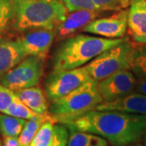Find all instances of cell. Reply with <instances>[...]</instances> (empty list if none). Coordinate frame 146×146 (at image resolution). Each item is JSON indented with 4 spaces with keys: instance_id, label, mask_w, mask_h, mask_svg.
<instances>
[{
    "instance_id": "1",
    "label": "cell",
    "mask_w": 146,
    "mask_h": 146,
    "mask_svg": "<svg viewBox=\"0 0 146 146\" xmlns=\"http://www.w3.org/2000/svg\"><path fill=\"white\" fill-rule=\"evenodd\" d=\"M63 124L98 135L113 146L131 145L146 135V115L115 110H92Z\"/></svg>"
},
{
    "instance_id": "2",
    "label": "cell",
    "mask_w": 146,
    "mask_h": 146,
    "mask_svg": "<svg viewBox=\"0 0 146 146\" xmlns=\"http://www.w3.org/2000/svg\"><path fill=\"white\" fill-rule=\"evenodd\" d=\"M110 39L88 34L69 36L61 43L53 56V70H70L83 67L100 54L127 40Z\"/></svg>"
},
{
    "instance_id": "3",
    "label": "cell",
    "mask_w": 146,
    "mask_h": 146,
    "mask_svg": "<svg viewBox=\"0 0 146 146\" xmlns=\"http://www.w3.org/2000/svg\"><path fill=\"white\" fill-rule=\"evenodd\" d=\"M68 14L61 0H15L12 24L20 33L36 28L55 29Z\"/></svg>"
},
{
    "instance_id": "4",
    "label": "cell",
    "mask_w": 146,
    "mask_h": 146,
    "mask_svg": "<svg viewBox=\"0 0 146 146\" xmlns=\"http://www.w3.org/2000/svg\"><path fill=\"white\" fill-rule=\"evenodd\" d=\"M102 102L98 89V80L90 79L69 94L51 101L49 113L58 123H64L94 110Z\"/></svg>"
},
{
    "instance_id": "5",
    "label": "cell",
    "mask_w": 146,
    "mask_h": 146,
    "mask_svg": "<svg viewBox=\"0 0 146 146\" xmlns=\"http://www.w3.org/2000/svg\"><path fill=\"white\" fill-rule=\"evenodd\" d=\"M132 46L127 39L94 58L85 65L91 78L98 81L120 70H129Z\"/></svg>"
},
{
    "instance_id": "6",
    "label": "cell",
    "mask_w": 146,
    "mask_h": 146,
    "mask_svg": "<svg viewBox=\"0 0 146 146\" xmlns=\"http://www.w3.org/2000/svg\"><path fill=\"white\" fill-rule=\"evenodd\" d=\"M46 57L26 56L23 60L0 76V84L16 92L36 86L45 72Z\"/></svg>"
},
{
    "instance_id": "7",
    "label": "cell",
    "mask_w": 146,
    "mask_h": 146,
    "mask_svg": "<svg viewBox=\"0 0 146 146\" xmlns=\"http://www.w3.org/2000/svg\"><path fill=\"white\" fill-rule=\"evenodd\" d=\"M91 78L85 66L70 70H53L45 82L46 98L50 101L59 98L80 87Z\"/></svg>"
},
{
    "instance_id": "8",
    "label": "cell",
    "mask_w": 146,
    "mask_h": 146,
    "mask_svg": "<svg viewBox=\"0 0 146 146\" xmlns=\"http://www.w3.org/2000/svg\"><path fill=\"white\" fill-rule=\"evenodd\" d=\"M137 79L128 69L120 70L98 81L102 102H111L134 92Z\"/></svg>"
},
{
    "instance_id": "9",
    "label": "cell",
    "mask_w": 146,
    "mask_h": 146,
    "mask_svg": "<svg viewBox=\"0 0 146 146\" xmlns=\"http://www.w3.org/2000/svg\"><path fill=\"white\" fill-rule=\"evenodd\" d=\"M127 15L128 9L118 11L111 16L95 19L81 30L110 39L124 37L127 30Z\"/></svg>"
},
{
    "instance_id": "10",
    "label": "cell",
    "mask_w": 146,
    "mask_h": 146,
    "mask_svg": "<svg viewBox=\"0 0 146 146\" xmlns=\"http://www.w3.org/2000/svg\"><path fill=\"white\" fill-rule=\"evenodd\" d=\"M55 38V30L36 28L24 32L17 40L26 56L47 57L49 50Z\"/></svg>"
},
{
    "instance_id": "11",
    "label": "cell",
    "mask_w": 146,
    "mask_h": 146,
    "mask_svg": "<svg viewBox=\"0 0 146 146\" xmlns=\"http://www.w3.org/2000/svg\"><path fill=\"white\" fill-rule=\"evenodd\" d=\"M102 11L98 10H78L68 14L65 20L55 28V39L63 41L73 33L82 29L91 21L95 20Z\"/></svg>"
},
{
    "instance_id": "12",
    "label": "cell",
    "mask_w": 146,
    "mask_h": 146,
    "mask_svg": "<svg viewBox=\"0 0 146 146\" xmlns=\"http://www.w3.org/2000/svg\"><path fill=\"white\" fill-rule=\"evenodd\" d=\"M127 33L139 44H146V1L133 0L127 15Z\"/></svg>"
},
{
    "instance_id": "13",
    "label": "cell",
    "mask_w": 146,
    "mask_h": 146,
    "mask_svg": "<svg viewBox=\"0 0 146 146\" xmlns=\"http://www.w3.org/2000/svg\"><path fill=\"white\" fill-rule=\"evenodd\" d=\"M97 110H115L130 114L146 115V95L131 93L125 97L98 105Z\"/></svg>"
},
{
    "instance_id": "14",
    "label": "cell",
    "mask_w": 146,
    "mask_h": 146,
    "mask_svg": "<svg viewBox=\"0 0 146 146\" xmlns=\"http://www.w3.org/2000/svg\"><path fill=\"white\" fill-rule=\"evenodd\" d=\"M26 57L18 40L0 36V76Z\"/></svg>"
},
{
    "instance_id": "15",
    "label": "cell",
    "mask_w": 146,
    "mask_h": 146,
    "mask_svg": "<svg viewBox=\"0 0 146 146\" xmlns=\"http://www.w3.org/2000/svg\"><path fill=\"white\" fill-rule=\"evenodd\" d=\"M18 99L39 115L49 113L46 95L37 86L21 89L14 92Z\"/></svg>"
},
{
    "instance_id": "16",
    "label": "cell",
    "mask_w": 146,
    "mask_h": 146,
    "mask_svg": "<svg viewBox=\"0 0 146 146\" xmlns=\"http://www.w3.org/2000/svg\"><path fill=\"white\" fill-rule=\"evenodd\" d=\"M129 70L137 79H146V44H133Z\"/></svg>"
},
{
    "instance_id": "17",
    "label": "cell",
    "mask_w": 146,
    "mask_h": 146,
    "mask_svg": "<svg viewBox=\"0 0 146 146\" xmlns=\"http://www.w3.org/2000/svg\"><path fill=\"white\" fill-rule=\"evenodd\" d=\"M68 146H107L108 145L106 139L98 135L71 128H68Z\"/></svg>"
},
{
    "instance_id": "18",
    "label": "cell",
    "mask_w": 146,
    "mask_h": 146,
    "mask_svg": "<svg viewBox=\"0 0 146 146\" xmlns=\"http://www.w3.org/2000/svg\"><path fill=\"white\" fill-rule=\"evenodd\" d=\"M52 116L50 113L41 115L38 118L34 119H29L26 121L25 125L24 127L21 134L18 136L19 146H29L31 143L32 140L36 135L38 129L42 125V123L50 119Z\"/></svg>"
},
{
    "instance_id": "19",
    "label": "cell",
    "mask_w": 146,
    "mask_h": 146,
    "mask_svg": "<svg viewBox=\"0 0 146 146\" xmlns=\"http://www.w3.org/2000/svg\"><path fill=\"white\" fill-rule=\"evenodd\" d=\"M26 119L8 115H0V134L3 136H19Z\"/></svg>"
},
{
    "instance_id": "20",
    "label": "cell",
    "mask_w": 146,
    "mask_h": 146,
    "mask_svg": "<svg viewBox=\"0 0 146 146\" xmlns=\"http://www.w3.org/2000/svg\"><path fill=\"white\" fill-rule=\"evenodd\" d=\"M57 121L54 117L45 121L29 146H50L53 140L54 127Z\"/></svg>"
},
{
    "instance_id": "21",
    "label": "cell",
    "mask_w": 146,
    "mask_h": 146,
    "mask_svg": "<svg viewBox=\"0 0 146 146\" xmlns=\"http://www.w3.org/2000/svg\"><path fill=\"white\" fill-rule=\"evenodd\" d=\"M5 114L26 120L34 119L41 115L36 114V112H34L29 107H28L26 105L24 104L21 101L18 99L16 96L13 100V102H11V104L6 110Z\"/></svg>"
},
{
    "instance_id": "22",
    "label": "cell",
    "mask_w": 146,
    "mask_h": 146,
    "mask_svg": "<svg viewBox=\"0 0 146 146\" xmlns=\"http://www.w3.org/2000/svg\"><path fill=\"white\" fill-rule=\"evenodd\" d=\"M15 0H0V33H3L13 22Z\"/></svg>"
},
{
    "instance_id": "23",
    "label": "cell",
    "mask_w": 146,
    "mask_h": 146,
    "mask_svg": "<svg viewBox=\"0 0 146 146\" xmlns=\"http://www.w3.org/2000/svg\"><path fill=\"white\" fill-rule=\"evenodd\" d=\"M133 0H93L97 10L100 11H109L127 9L130 7Z\"/></svg>"
},
{
    "instance_id": "24",
    "label": "cell",
    "mask_w": 146,
    "mask_h": 146,
    "mask_svg": "<svg viewBox=\"0 0 146 146\" xmlns=\"http://www.w3.org/2000/svg\"><path fill=\"white\" fill-rule=\"evenodd\" d=\"M69 130L63 123H55L54 127L53 140L50 146H68Z\"/></svg>"
},
{
    "instance_id": "25",
    "label": "cell",
    "mask_w": 146,
    "mask_h": 146,
    "mask_svg": "<svg viewBox=\"0 0 146 146\" xmlns=\"http://www.w3.org/2000/svg\"><path fill=\"white\" fill-rule=\"evenodd\" d=\"M61 1L66 6L68 12L78 10H97L93 0H61Z\"/></svg>"
},
{
    "instance_id": "26",
    "label": "cell",
    "mask_w": 146,
    "mask_h": 146,
    "mask_svg": "<svg viewBox=\"0 0 146 146\" xmlns=\"http://www.w3.org/2000/svg\"><path fill=\"white\" fill-rule=\"evenodd\" d=\"M15 98L16 94L12 90L0 84V112L5 114Z\"/></svg>"
},
{
    "instance_id": "27",
    "label": "cell",
    "mask_w": 146,
    "mask_h": 146,
    "mask_svg": "<svg viewBox=\"0 0 146 146\" xmlns=\"http://www.w3.org/2000/svg\"><path fill=\"white\" fill-rule=\"evenodd\" d=\"M134 93L146 95V79H137Z\"/></svg>"
},
{
    "instance_id": "28",
    "label": "cell",
    "mask_w": 146,
    "mask_h": 146,
    "mask_svg": "<svg viewBox=\"0 0 146 146\" xmlns=\"http://www.w3.org/2000/svg\"><path fill=\"white\" fill-rule=\"evenodd\" d=\"M3 146H19L18 136H4Z\"/></svg>"
},
{
    "instance_id": "29",
    "label": "cell",
    "mask_w": 146,
    "mask_h": 146,
    "mask_svg": "<svg viewBox=\"0 0 146 146\" xmlns=\"http://www.w3.org/2000/svg\"><path fill=\"white\" fill-rule=\"evenodd\" d=\"M128 146H144V145H140V144H138V143H135V144H132V145H128Z\"/></svg>"
},
{
    "instance_id": "30",
    "label": "cell",
    "mask_w": 146,
    "mask_h": 146,
    "mask_svg": "<svg viewBox=\"0 0 146 146\" xmlns=\"http://www.w3.org/2000/svg\"><path fill=\"white\" fill-rule=\"evenodd\" d=\"M0 146H3V145H2V143H1V141H0Z\"/></svg>"
},
{
    "instance_id": "31",
    "label": "cell",
    "mask_w": 146,
    "mask_h": 146,
    "mask_svg": "<svg viewBox=\"0 0 146 146\" xmlns=\"http://www.w3.org/2000/svg\"><path fill=\"white\" fill-rule=\"evenodd\" d=\"M145 1H146V0H145Z\"/></svg>"
}]
</instances>
